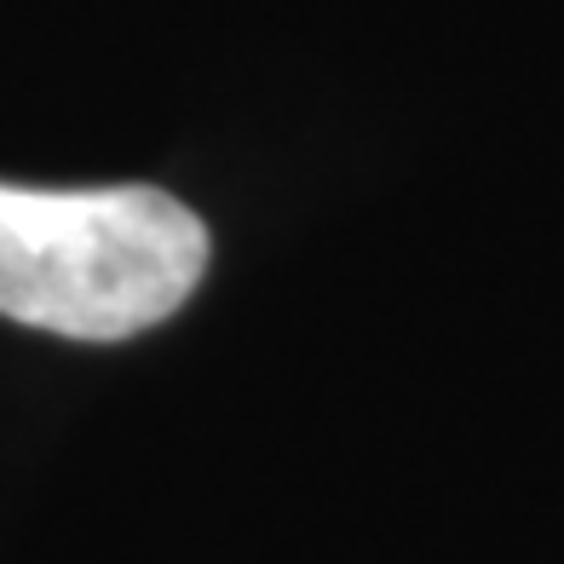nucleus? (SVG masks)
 Wrapping results in <instances>:
<instances>
[{
  "label": "nucleus",
  "instance_id": "obj_1",
  "mask_svg": "<svg viewBox=\"0 0 564 564\" xmlns=\"http://www.w3.org/2000/svg\"><path fill=\"white\" fill-rule=\"evenodd\" d=\"M208 271V225L156 185H0V317L64 340L167 323Z\"/></svg>",
  "mask_w": 564,
  "mask_h": 564
}]
</instances>
